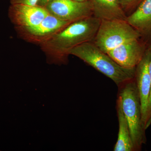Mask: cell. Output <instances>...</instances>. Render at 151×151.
<instances>
[{
  "label": "cell",
  "instance_id": "cell-17",
  "mask_svg": "<svg viewBox=\"0 0 151 151\" xmlns=\"http://www.w3.org/2000/svg\"><path fill=\"white\" fill-rule=\"evenodd\" d=\"M74 1L78 2H84L87 1L89 0H73Z\"/></svg>",
  "mask_w": 151,
  "mask_h": 151
},
{
  "label": "cell",
  "instance_id": "cell-1",
  "mask_svg": "<svg viewBox=\"0 0 151 151\" xmlns=\"http://www.w3.org/2000/svg\"><path fill=\"white\" fill-rule=\"evenodd\" d=\"M101 20L94 16L71 23L50 39L42 44V50L49 64H67L70 50L87 42H93Z\"/></svg>",
  "mask_w": 151,
  "mask_h": 151
},
{
  "label": "cell",
  "instance_id": "cell-9",
  "mask_svg": "<svg viewBox=\"0 0 151 151\" xmlns=\"http://www.w3.org/2000/svg\"><path fill=\"white\" fill-rule=\"evenodd\" d=\"M150 55L149 47L142 59L136 66L134 76L140 99L142 120L143 127L145 129L151 84V78L149 70Z\"/></svg>",
  "mask_w": 151,
  "mask_h": 151
},
{
  "label": "cell",
  "instance_id": "cell-7",
  "mask_svg": "<svg viewBox=\"0 0 151 151\" xmlns=\"http://www.w3.org/2000/svg\"><path fill=\"white\" fill-rule=\"evenodd\" d=\"M149 46L141 38L136 39L124 42L107 53L122 67L134 68L142 59Z\"/></svg>",
  "mask_w": 151,
  "mask_h": 151
},
{
  "label": "cell",
  "instance_id": "cell-12",
  "mask_svg": "<svg viewBox=\"0 0 151 151\" xmlns=\"http://www.w3.org/2000/svg\"><path fill=\"white\" fill-rule=\"evenodd\" d=\"M116 109L119 121V132L114 151H134L129 126L123 111L122 100L119 96L117 97Z\"/></svg>",
  "mask_w": 151,
  "mask_h": 151
},
{
  "label": "cell",
  "instance_id": "cell-16",
  "mask_svg": "<svg viewBox=\"0 0 151 151\" xmlns=\"http://www.w3.org/2000/svg\"><path fill=\"white\" fill-rule=\"evenodd\" d=\"M52 0H39L37 5L45 7L47 4Z\"/></svg>",
  "mask_w": 151,
  "mask_h": 151
},
{
  "label": "cell",
  "instance_id": "cell-8",
  "mask_svg": "<svg viewBox=\"0 0 151 151\" xmlns=\"http://www.w3.org/2000/svg\"><path fill=\"white\" fill-rule=\"evenodd\" d=\"M49 14L40 6L11 4L9 16L16 28L31 27L40 23Z\"/></svg>",
  "mask_w": 151,
  "mask_h": 151
},
{
  "label": "cell",
  "instance_id": "cell-10",
  "mask_svg": "<svg viewBox=\"0 0 151 151\" xmlns=\"http://www.w3.org/2000/svg\"><path fill=\"white\" fill-rule=\"evenodd\" d=\"M127 21L139 34L140 38L151 45V0H144Z\"/></svg>",
  "mask_w": 151,
  "mask_h": 151
},
{
  "label": "cell",
  "instance_id": "cell-13",
  "mask_svg": "<svg viewBox=\"0 0 151 151\" xmlns=\"http://www.w3.org/2000/svg\"><path fill=\"white\" fill-rule=\"evenodd\" d=\"M143 1L144 0H119V1L123 10L127 15L128 12L130 13V14L132 13Z\"/></svg>",
  "mask_w": 151,
  "mask_h": 151
},
{
  "label": "cell",
  "instance_id": "cell-11",
  "mask_svg": "<svg viewBox=\"0 0 151 151\" xmlns=\"http://www.w3.org/2000/svg\"><path fill=\"white\" fill-rule=\"evenodd\" d=\"M93 16L100 20H121L127 21V15L119 0H89Z\"/></svg>",
  "mask_w": 151,
  "mask_h": 151
},
{
  "label": "cell",
  "instance_id": "cell-4",
  "mask_svg": "<svg viewBox=\"0 0 151 151\" xmlns=\"http://www.w3.org/2000/svg\"><path fill=\"white\" fill-rule=\"evenodd\" d=\"M140 38L139 33L127 21L102 20L93 42L107 53L124 42Z\"/></svg>",
  "mask_w": 151,
  "mask_h": 151
},
{
  "label": "cell",
  "instance_id": "cell-14",
  "mask_svg": "<svg viewBox=\"0 0 151 151\" xmlns=\"http://www.w3.org/2000/svg\"><path fill=\"white\" fill-rule=\"evenodd\" d=\"M150 49V59L149 62V70L150 76L151 81V45L149 46ZM151 124V84L150 91V95H149L148 103L147 112V120L145 124V129L147 130L150 127Z\"/></svg>",
  "mask_w": 151,
  "mask_h": 151
},
{
  "label": "cell",
  "instance_id": "cell-15",
  "mask_svg": "<svg viewBox=\"0 0 151 151\" xmlns=\"http://www.w3.org/2000/svg\"><path fill=\"white\" fill-rule=\"evenodd\" d=\"M39 0H10L11 4H23L27 5H37Z\"/></svg>",
  "mask_w": 151,
  "mask_h": 151
},
{
  "label": "cell",
  "instance_id": "cell-2",
  "mask_svg": "<svg viewBox=\"0 0 151 151\" xmlns=\"http://www.w3.org/2000/svg\"><path fill=\"white\" fill-rule=\"evenodd\" d=\"M70 55L77 57L111 78L117 86L134 78L136 68L122 67L92 42L76 47L70 50Z\"/></svg>",
  "mask_w": 151,
  "mask_h": 151
},
{
  "label": "cell",
  "instance_id": "cell-6",
  "mask_svg": "<svg viewBox=\"0 0 151 151\" xmlns=\"http://www.w3.org/2000/svg\"><path fill=\"white\" fill-rule=\"evenodd\" d=\"M45 7L50 14L71 23L93 16L89 0L84 2L73 0H52Z\"/></svg>",
  "mask_w": 151,
  "mask_h": 151
},
{
  "label": "cell",
  "instance_id": "cell-3",
  "mask_svg": "<svg viewBox=\"0 0 151 151\" xmlns=\"http://www.w3.org/2000/svg\"><path fill=\"white\" fill-rule=\"evenodd\" d=\"M118 86V96L122 100V108L129 126L134 151H141L147 142L146 130L142 120L139 94L135 78Z\"/></svg>",
  "mask_w": 151,
  "mask_h": 151
},
{
  "label": "cell",
  "instance_id": "cell-5",
  "mask_svg": "<svg viewBox=\"0 0 151 151\" xmlns=\"http://www.w3.org/2000/svg\"><path fill=\"white\" fill-rule=\"evenodd\" d=\"M71 22L49 14L40 23L31 27L16 28L20 37L27 42L40 45L61 31Z\"/></svg>",
  "mask_w": 151,
  "mask_h": 151
}]
</instances>
